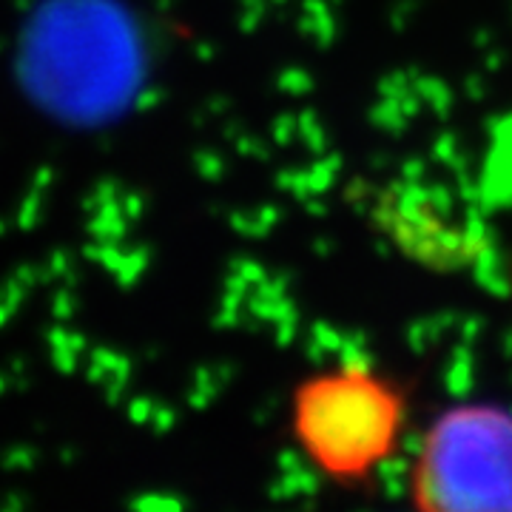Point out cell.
Wrapping results in <instances>:
<instances>
[{
  "label": "cell",
  "mask_w": 512,
  "mask_h": 512,
  "mask_svg": "<svg viewBox=\"0 0 512 512\" xmlns=\"http://www.w3.org/2000/svg\"><path fill=\"white\" fill-rule=\"evenodd\" d=\"M407 384L365 359L305 373L288 402V430L316 476L336 487H367L410 447Z\"/></svg>",
  "instance_id": "1"
},
{
  "label": "cell",
  "mask_w": 512,
  "mask_h": 512,
  "mask_svg": "<svg viewBox=\"0 0 512 512\" xmlns=\"http://www.w3.org/2000/svg\"><path fill=\"white\" fill-rule=\"evenodd\" d=\"M0 507H3V510H23V507H26V498H23V495H6V498L0 501Z\"/></svg>",
  "instance_id": "8"
},
{
  "label": "cell",
  "mask_w": 512,
  "mask_h": 512,
  "mask_svg": "<svg viewBox=\"0 0 512 512\" xmlns=\"http://www.w3.org/2000/svg\"><path fill=\"white\" fill-rule=\"evenodd\" d=\"M37 461V453L32 447H26V444H20V447H12L6 456H3V464H6V470H32Z\"/></svg>",
  "instance_id": "5"
},
{
  "label": "cell",
  "mask_w": 512,
  "mask_h": 512,
  "mask_svg": "<svg viewBox=\"0 0 512 512\" xmlns=\"http://www.w3.org/2000/svg\"><path fill=\"white\" fill-rule=\"evenodd\" d=\"M72 268V256H66L63 251L52 254L49 262H43V271H46V279H55V276H63Z\"/></svg>",
  "instance_id": "6"
},
{
  "label": "cell",
  "mask_w": 512,
  "mask_h": 512,
  "mask_svg": "<svg viewBox=\"0 0 512 512\" xmlns=\"http://www.w3.org/2000/svg\"><path fill=\"white\" fill-rule=\"evenodd\" d=\"M49 348H52V362H55L57 370L69 373L74 367V359H77V348H80V339L72 336L69 330L55 328L49 333Z\"/></svg>",
  "instance_id": "3"
},
{
  "label": "cell",
  "mask_w": 512,
  "mask_h": 512,
  "mask_svg": "<svg viewBox=\"0 0 512 512\" xmlns=\"http://www.w3.org/2000/svg\"><path fill=\"white\" fill-rule=\"evenodd\" d=\"M43 197H46V191L43 188H29V194L23 197L18 208V228L23 231H29V228H35L40 217H43Z\"/></svg>",
  "instance_id": "4"
},
{
  "label": "cell",
  "mask_w": 512,
  "mask_h": 512,
  "mask_svg": "<svg viewBox=\"0 0 512 512\" xmlns=\"http://www.w3.org/2000/svg\"><path fill=\"white\" fill-rule=\"evenodd\" d=\"M52 305H55V316H69V313L74 311V308H72V296H69V293H66V291L57 293L55 299H52Z\"/></svg>",
  "instance_id": "7"
},
{
  "label": "cell",
  "mask_w": 512,
  "mask_h": 512,
  "mask_svg": "<svg viewBox=\"0 0 512 512\" xmlns=\"http://www.w3.org/2000/svg\"><path fill=\"white\" fill-rule=\"evenodd\" d=\"M6 384H9V379H6V373H0V393L6 390Z\"/></svg>",
  "instance_id": "10"
},
{
  "label": "cell",
  "mask_w": 512,
  "mask_h": 512,
  "mask_svg": "<svg viewBox=\"0 0 512 512\" xmlns=\"http://www.w3.org/2000/svg\"><path fill=\"white\" fill-rule=\"evenodd\" d=\"M407 501L427 512L512 510V410L458 402L413 447Z\"/></svg>",
  "instance_id": "2"
},
{
  "label": "cell",
  "mask_w": 512,
  "mask_h": 512,
  "mask_svg": "<svg viewBox=\"0 0 512 512\" xmlns=\"http://www.w3.org/2000/svg\"><path fill=\"white\" fill-rule=\"evenodd\" d=\"M12 308H9V305H6V302H3V299H0V328H3V325H6V319H9V316H12Z\"/></svg>",
  "instance_id": "9"
}]
</instances>
